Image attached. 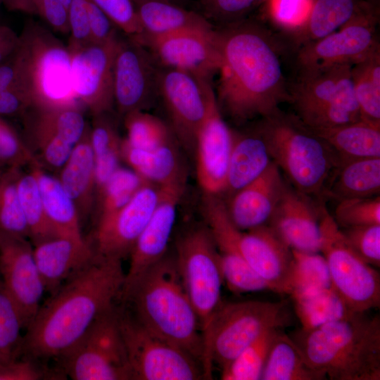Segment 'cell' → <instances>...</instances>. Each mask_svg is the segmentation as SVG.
<instances>
[{
    "mask_svg": "<svg viewBox=\"0 0 380 380\" xmlns=\"http://www.w3.org/2000/svg\"><path fill=\"white\" fill-rule=\"evenodd\" d=\"M270 30L247 18L214 28L220 56L216 99L236 123L269 116L289 100L280 43Z\"/></svg>",
    "mask_w": 380,
    "mask_h": 380,
    "instance_id": "obj_1",
    "label": "cell"
},
{
    "mask_svg": "<svg viewBox=\"0 0 380 380\" xmlns=\"http://www.w3.org/2000/svg\"><path fill=\"white\" fill-rule=\"evenodd\" d=\"M125 277L121 260L94 254L40 305L25 329L20 355L34 361L60 359L114 306Z\"/></svg>",
    "mask_w": 380,
    "mask_h": 380,
    "instance_id": "obj_2",
    "label": "cell"
},
{
    "mask_svg": "<svg viewBox=\"0 0 380 380\" xmlns=\"http://www.w3.org/2000/svg\"><path fill=\"white\" fill-rule=\"evenodd\" d=\"M147 329L178 347L202 366L203 342L197 315L183 285L175 255L166 253L122 295Z\"/></svg>",
    "mask_w": 380,
    "mask_h": 380,
    "instance_id": "obj_3",
    "label": "cell"
},
{
    "mask_svg": "<svg viewBox=\"0 0 380 380\" xmlns=\"http://www.w3.org/2000/svg\"><path fill=\"white\" fill-rule=\"evenodd\" d=\"M307 362L331 380L380 379V316L367 312L290 336Z\"/></svg>",
    "mask_w": 380,
    "mask_h": 380,
    "instance_id": "obj_4",
    "label": "cell"
},
{
    "mask_svg": "<svg viewBox=\"0 0 380 380\" xmlns=\"http://www.w3.org/2000/svg\"><path fill=\"white\" fill-rule=\"evenodd\" d=\"M15 51L7 58L18 89L33 106L78 104L71 81V54L51 31L28 22L19 35Z\"/></svg>",
    "mask_w": 380,
    "mask_h": 380,
    "instance_id": "obj_5",
    "label": "cell"
},
{
    "mask_svg": "<svg viewBox=\"0 0 380 380\" xmlns=\"http://www.w3.org/2000/svg\"><path fill=\"white\" fill-rule=\"evenodd\" d=\"M255 127L270 156L296 190L319 193L338 158L329 146L296 117L279 111L260 119Z\"/></svg>",
    "mask_w": 380,
    "mask_h": 380,
    "instance_id": "obj_6",
    "label": "cell"
},
{
    "mask_svg": "<svg viewBox=\"0 0 380 380\" xmlns=\"http://www.w3.org/2000/svg\"><path fill=\"white\" fill-rule=\"evenodd\" d=\"M352 65L299 68L289 83L296 118L310 129L328 128L362 119L351 77Z\"/></svg>",
    "mask_w": 380,
    "mask_h": 380,
    "instance_id": "obj_7",
    "label": "cell"
},
{
    "mask_svg": "<svg viewBox=\"0 0 380 380\" xmlns=\"http://www.w3.org/2000/svg\"><path fill=\"white\" fill-rule=\"evenodd\" d=\"M286 321L284 301L222 303L203 338L204 378L211 379L213 363L222 369L265 331Z\"/></svg>",
    "mask_w": 380,
    "mask_h": 380,
    "instance_id": "obj_8",
    "label": "cell"
},
{
    "mask_svg": "<svg viewBox=\"0 0 380 380\" xmlns=\"http://www.w3.org/2000/svg\"><path fill=\"white\" fill-rule=\"evenodd\" d=\"M175 249L178 270L197 315L203 342L215 314L222 304L224 279L217 249L206 226L186 232L177 239Z\"/></svg>",
    "mask_w": 380,
    "mask_h": 380,
    "instance_id": "obj_9",
    "label": "cell"
},
{
    "mask_svg": "<svg viewBox=\"0 0 380 380\" xmlns=\"http://www.w3.org/2000/svg\"><path fill=\"white\" fill-rule=\"evenodd\" d=\"M319 253L324 257L332 287L355 312L380 306V274L350 246L325 208H321Z\"/></svg>",
    "mask_w": 380,
    "mask_h": 380,
    "instance_id": "obj_10",
    "label": "cell"
},
{
    "mask_svg": "<svg viewBox=\"0 0 380 380\" xmlns=\"http://www.w3.org/2000/svg\"><path fill=\"white\" fill-rule=\"evenodd\" d=\"M59 360L73 380L132 379L119 310L114 305L101 315Z\"/></svg>",
    "mask_w": 380,
    "mask_h": 380,
    "instance_id": "obj_11",
    "label": "cell"
},
{
    "mask_svg": "<svg viewBox=\"0 0 380 380\" xmlns=\"http://www.w3.org/2000/svg\"><path fill=\"white\" fill-rule=\"evenodd\" d=\"M119 322L134 380H198L201 365L185 351L154 334L134 316L119 310Z\"/></svg>",
    "mask_w": 380,
    "mask_h": 380,
    "instance_id": "obj_12",
    "label": "cell"
},
{
    "mask_svg": "<svg viewBox=\"0 0 380 380\" xmlns=\"http://www.w3.org/2000/svg\"><path fill=\"white\" fill-rule=\"evenodd\" d=\"M21 120L24 141L35 159L50 170L63 165L89 127L78 104L32 106Z\"/></svg>",
    "mask_w": 380,
    "mask_h": 380,
    "instance_id": "obj_13",
    "label": "cell"
},
{
    "mask_svg": "<svg viewBox=\"0 0 380 380\" xmlns=\"http://www.w3.org/2000/svg\"><path fill=\"white\" fill-rule=\"evenodd\" d=\"M376 10L362 1L349 21L338 30L301 46L298 68L353 65L380 49L376 34Z\"/></svg>",
    "mask_w": 380,
    "mask_h": 380,
    "instance_id": "obj_14",
    "label": "cell"
},
{
    "mask_svg": "<svg viewBox=\"0 0 380 380\" xmlns=\"http://www.w3.org/2000/svg\"><path fill=\"white\" fill-rule=\"evenodd\" d=\"M158 88L174 136L184 148L194 151L198 131L216 99L212 83L182 70L159 68Z\"/></svg>",
    "mask_w": 380,
    "mask_h": 380,
    "instance_id": "obj_15",
    "label": "cell"
},
{
    "mask_svg": "<svg viewBox=\"0 0 380 380\" xmlns=\"http://www.w3.org/2000/svg\"><path fill=\"white\" fill-rule=\"evenodd\" d=\"M143 46L159 68L188 72L212 82L218 72L220 56L211 30H186L159 37H129Z\"/></svg>",
    "mask_w": 380,
    "mask_h": 380,
    "instance_id": "obj_16",
    "label": "cell"
},
{
    "mask_svg": "<svg viewBox=\"0 0 380 380\" xmlns=\"http://www.w3.org/2000/svg\"><path fill=\"white\" fill-rule=\"evenodd\" d=\"M159 67L143 46L120 38L113 65L114 106L124 116L146 110L158 96Z\"/></svg>",
    "mask_w": 380,
    "mask_h": 380,
    "instance_id": "obj_17",
    "label": "cell"
},
{
    "mask_svg": "<svg viewBox=\"0 0 380 380\" xmlns=\"http://www.w3.org/2000/svg\"><path fill=\"white\" fill-rule=\"evenodd\" d=\"M118 36L71 51V81L77 101L92 116L110 113L114 106L113 65Z\"/></svg>",
    "mask_w": 380,
    "mask_h": 380,
    "instance_id": "obj_18",
    "label": "cell"
},
{
    "mask_svg": "<svg viewBox=\"0 0 380 380\" xmlns=\"http://www.w3.org/2000/svg\"><path fill=\"white\" fill-rule=\"evenodd\" d=\"M0 279L18 307L25 330L46 291L28 239L0 232Z\"/></svg>",
    "mask_w": 380,
    "mask_h": 380,
    "instance_id": "obj_19",
    "label": "cell"
},
{
    "mask_svg": "<svg viewBox=\"0 0 380 380\" xmlns=\"http://www.w3.org/2000/svg\"><path fill=\"white\" fill-rule=\"evenodd\" d=\"M202 212L217 247L223 279L228 288L236 293L268 290L240 251L241 231L230 219L225 203L218 196L204 194Z\"/></svg>",
    "mask_w": 380,
    "mask_h": 380,
    "instance_id": "obj_20",
    "label": "cell"
},
{
    "mask_svg": "<svg viewBox=\"0 0 380 380\" xmlns=\"http://www.w3.org/2000/svg\"><path fill=\"white\" fill-rule=\"evenodd\" d=\"M160 197V187L147 182L121 208L96 222L95 254L122 260L129 255Z\"/></svg>",
    "mask_w": 380,
    "mask_h": 380,
    "instance_id": "obj_21",
    "label": "cell"
},
{
    "mask_svg": "<svg viewBox=\"0 0 380 380\" xmlns=\"http://www.w3.org/2000/svg\"><path fill=\"white\" fill-rule=\"evenodd\" d=\"M185 186L160 187L158 202L129 254V267L125 273L120 297L148 267L167 253L177 208Z\"/></svg>",
    "mask_w": 380,
    "mask_h": 380,
    "instance_id": "obj_22",
    "label": "cell"
},
{
    "mask_svg": "<svg viewBox=\"0 0 380 380\" xmlns=\"http://www.w3.org/2000/svg\"><path fill=\"white\" fill-rule=\"evenodd\" d=\"M232 146V130L224 122L215 99L196 142V175L204 194L224 193Z\"/></svg>",
    "mask_w": 380,
    "mask_h": 380,
    "instance_id": "obj_23",
    "label": "cell"
},
{
    "mask_svg": "<svg viewBox=\"0 0 380 380\" xmlns=\"http://www.w3.org/2000/svg\"><path fill=\"white\" fill-rule=\"evenodd\" d=\"M239 246L247 263L265 282L269 291L289 295L292 249L269 224L241 231Z\"/></svg>",
    "mask_w": 380,
    "mask_h": 380,
    "instance_id": "obj_24",
    "label": "cell"
},
{
    "mask_svg": "<svg viewBox=\"0 0 380 380\" xmlns=\"http://www.w3.org/2000/svg\"><path fill=\"white\" fill-rule=\"evenodd\" d=\"M305 196L286 186L267 224L292 250L319 253L321 208Z\"/></svg>",
    "mask_w": 380,
    "mask_h": 380,
    "instance_id": "obj_25",
    "label": "cell"
},
{
    "mask_svg": "<svg viewBox=\"0 0 380 380\" xmlns=\"http://www.w3.org/2000/svg\"><path fill=\"white\" fill-rule=\"evenodd\" d=\"M285 186L280 170L272 161L259 177L232 196L227 208L234 224L241 231L267 224Z\"/></svg>",
    "mask_w": 380,
    "mask_h": 380,
    "instance_id": "obj_26",
    "label": "cell"
},
{
    "mask_svg": "<svg viewBox=\"0 0 380 380\" xmlns=\"http://www.w3.org/2000/svg\"><path fill=\"white\" fill-rule=\"evenodd\" d=\"M34 258L50 294L88 265L94 249L84 241L56 236L32 245Z\"/></svg>",
    "mask_w": 380,
    "mask_h": 380,
    "instance_id": "obj_27",
    "label": "cell"
},
{
    "mask_svg": "<svg viewBox=\"0 0 380 380\" xmlns=\"http://www.w3.org/2000/svg\"><path fill=\"white\" fill-rule=\"evenodd\" d=\"M122 160L146 182L159 187L186 184V172L174 140L152 148L121 144Z\"/></svg>",
    "mask_w": 380,
    "mask_h": 380,
    "instance_id": "obj_28",
    "label": "cell"
},
{
    "mask_svg": "<svg viewBox=\"0 0 380 380\" xmlns=\"http://www.w3.org/2000/svg\"><path fill=\"white\" fill-rule=\"evenodd\" d=\"M73 201L80 221L96 208L95 162L89 137V127L74 146L66 163L56 176Z\"/></svg>",
    "mask_w": 380,
    "mask_h": 380,
    "instance_id": "obj_29",
    "label": "cell"
},
{
    "mask_svg": "<svg viewBox=\"0 0 380 380\" xmlns=\"http://www.w3.org/2000/svg\"><path fill=\"white\" fill-rule=\"evenodd\" d=\"M267 146L255 126L232 130V146L224 193L232 196L259 177L272 163Z\"/></svg>",
    "mask_w": 380,
    "mask_h": 380,
    "instance_id": "obj_30",
    "label": "cell"
},
{
    "mask_svg": "<svg viewBox=\"0 0 380 380\" xmlns=\"http://www.w3.org/2000/svg\"><path fill=\"white\" fill-rule=\"evenodd\" d=\"M134 2L141 28L139 34L159 37L186 30L214 27L201 13L169 1L134 0Z\"/></svg>",
    "mask_w": 380,
    "mask_h": 380,
    "instance_id": "obj_31",
    "label": "cell"
},
{
    "mask_svg": "<svg viewBox=\"0 0 380 380\" xmlns=\"http://www.w3.org/2000/svg\"><path fill=\"white\" fill-rule=\"evenodd\" d=\"M308 129L329 146L339 161L380 157L379 125L361 119L336 127Z\"/></svg>",
    "mask_w": 380,
    "mask_h": 380,
    "instance_id": "obj_32",
    "label": "cell"
},
{
    "mask_svg": "<svg viewBox=\"0 0 380 380\" xmlns=\"http://www.w3.org/2000/svg\"><path fill=\"white\" fill-rule=\"evenodd\" d=\"M29 167L37 177L46 216L56 234L84 241L77 210L58 177L48 172L37 162Z\"/></svg>",
    "mask_w": 380,
    "mask_h": 380,
    "instance_id": "obj_33",
    "label": "cell"
},
{
    "mask_svg": "<svg viewBox=\"0 0 380 380\" xmlns=\"http://www.w3.org/2000/svg\"><path fill=\"white\" fill-rule=\"evenodd\" d=\"M305 360L290 336L278 331L270 349L261 380H325Z\"/></svg>",
    "mask_w": 380,
    "mask_h": 380,
    "instance_id": "obj_34",
    "label": "cell"
},
{
    "mask_svg": "<svg viewBox=\"0 0 380 380\" xmlns=\"http://www.w3.org/2000/svg\"><path fill=\"white\" fill-rule=\"evenodd\" d=\"M362 0H314L303 25L291 36L297 44L320 39L338 30L353 17Z\"/></svg>",
    "mask_w": 380,
    "mask_h": 380,
    "instance_id": "obj_35",
    "label": "cell"
},
{
    "mask_svg": "<svg viewBox=\"0 0 380 380\" xmlns=\"http://www.w3.org/2000/svg\"><path fill=\"white\" fill-rule=\"evenodd\" d=\"M330 190L339 200L378 196L380 191V157L340 160Z\"/></svg>",
    "mask_w": 380,
    "mask_h": 380,
    "instance_id": "obj_36",
    "label": "cell"
},
{
    "mask_svg": "<svg viewBox=\"0 0 380 380\" xmlns=\"http://www.w3.org/2000/svg\"><path fill=\"white\" fill-rule=\"evenodd\" d=\"M303 329H313L355 313L332 287L291 295Z\"/></svg>",
    "mask_w": 380,
    "mask_h": 380,
    "instance_id": "obj_37",
    "label": "cell"
},
{
    "mask_svg": "<svg viewBox=\"0 0 380 380\" xmlns=\"http://www.w3.org/2000/svg\"><path fill=\"white\" fill-rule=\"evenodd\" d=\"M20 168L17 189L32 244L58 236L46 216L37 177L27 166Z\"/></svg>",
    "mask_w": 380,
    "mask_h": 380,
    "instance_id": "obj_38",
    "label": "cell"
},
{
    "mask_svg": "<svg viewBox=\"0 0 380 380\" xmlns=\"http://www.w3.org/2000/svg\"><path fill=\"white\" fill-rule=\"evenodd\" d=\"M351 77L362 119L380 125V49L353 64Z\"/></svg>",
    "mask_w": 380,
    "mask_h": 380,
    "instance_id": "obj_39",
    "label": "cell"
},
{
    "mask_svg": "<svg viewBox=\"0 0 380 380\" xmlns=\"http://www.w3.org/2000/svg\"><path fill=\"white\" fill-rule=\"evenodd\" d=\"M279 328L265 331L221 369L222 380H261L262 371Z\"/></svg>",
    "mask_w": 380,
    "mask_h": 380,
    "instance_id": "obj_40",
    "label": "cell"
},
{
    "mask_svg": "<svg viewBox=\"0 0 380 380\" xmlns=\"http://www.w3.org/2000/svg\"><path fill=\"white\" fill-rule=\"evenodd\" d=\"M292 253L290 296L332 286L327 264L322 254L294 250Z\"/></svg>",
    "mask_w": 380,
    "mask_h": 380,
    "instance_id": "obj_41",
    "label": "cell"
},
{
    "mask_svg": "<svg viewBox=\"0 0 380 380\" xmlns=\"http://www.w3.org/2000/svg\"><path fill=\"white\" fill-rule=\"evenodd\" d=\"M147 182L131 168L120 166L108 179L96 201V222L124 206Z\"/></svg>",
    "mask_w": 380,
    "mask_h": 380,
    "instance_id": "obj_42",
    "label": "cell"
},
{
    "mask_svg": "<svg viewBox=\"0 0 380 380\" xmlns=\"http://www.w3.org/2000/svg\"><path fill=\"white\" fill-rule=\"evenodd\" d=\"M108 114L105 113L93 116L92 125L89 127V137L95 166L100 169L112 170L120 165L122 139Z\"/></svg>",
    "mask_w": 380,
    "mask_h": 380,
    "instance_id": "obj_43",
    "label": "cell"
},
{
    "mask_svg": "<svg viewBox=\"0 0 380 380\" xmlns=\"http://www.w3.org/2000/svg\"><path fill=\"white\" fill-rule=\"evenodd\" d=\"M19 170L11 167L0 170V232L29 239V230L17 189Z\"/></svg>",
    "mask_w": 380,
    "mask_h": 380,
    "instance_id": "obj_44",
    "label": "cell"
},
{
    "mask_svg": "<svg viewBox=\"0 0 380 380\" xmlns=\"http://www.w3.org/2000/svg\"><path fill=\"white\" fill-rule=\"evenodd\" d=\"M126 141L133 146L152 148L172 141L171 129L158 117L145 110H135L123 116Z\"/></svg>",
    "mask_w": 380,
    "mask_h": 380,
    "instance_id": "obj_45",
    "label": "cell"
},
{
    "mask_svg": "<svg viewBox=\"0 0 380 380\" xmlns=\"http://www.w3.org/2000/svg\"><path fill=\"white\" fill-rule=\"evenodd\" d=\"M23 330L20 312L6 289L0 285V353L6 362L20 355Z\"/></svg>",
    "mask_w": 380,
    "mask_h": 380,
    "instance_id": "obj_46",
    "label": "cell"
},
{
    "mask_svg": "<svg viewBox=\"0 0 380 380\" xmlns=\"http://www.w3.org/2000/svg\"><path fill=\"white\" fill-rule=\"evenodd\" d=\"M334 219L341 229L380 224L379 195L339 200L335 209Z\"/></svg>",
    "mask_w": 380,
    "mask_h": 380,
    "instance_id": "obj_47",
    "label": "cell"
},
{
    "mask_svg": "<svg viewBox=\"0 0 380 380\" xmlns=\"http://www.w3.org/2000/svg\"><path fill=\"white\" fill-rule=\"evenodd\" d=\"M314 0H266V12L271 20L291 35L307 20Z\"/></svg>",
    "mask_w": 380,
    "mask_h": 380,
    "instance_id": "obj_48",
    "label": "cell"
},
{
    "mask_svg": "<svg viewBox=\"0 0 380 380\" xmlns=\"http://www.w3.org/2000/svg\"><path fill=\"white\" fill-rule=\"evenodd\" d=\"M266 0H199L202 15L218 26L246 18ZM213 24V23H212Z\"/></svg>",
    "mask_w": 380,
    "mask_h": 380,
    "instance_id": "obj_49",
    "label": "cell"
},
{
    "mask_svg": "<svg viewBox=\"0 0 380 380\" xmlns=\"http://www.w3.org/2000/svg\"><path fill=\"white\" fill-rule=\"evenodd\" d=\"M36 162L22 136L0 116V164L22 168Z\"/></svg>",
    "mask_w": 380,
    "mask_h": 380,
    "instance_id": "obj_50",
    "label": "cell"
},
{
    "mask_svg": "<svg viewBox=\"0 0 380 380\" xmlns=\"http://www.w3.org/2000/svg\"><path fill=\"white\" fill-rule=\"evenodd\" d=\"M353 250L367 264L380 267V224L340 228Z\"/></svg>",
    "mask_w": 380,
    "mask_h": 380,
    "instance_id": "obj_51",
    "label": "cell"
},
{
    "mask_svg": "<svg viewBox=\"0 0 380 380\" xmlns=\"http://www.w3.org/2000/svg\"><path fill=\"white\" fill-rule=\"evenodd\" d=\"M92 1L127 37L141 32L134 0Z\"/></svg>",
    "mask_w": 380,
    "mask_h": 380,
    "instance_id": "obj_52",
    "label": "cell"
},
{
    "mask_svg": "<svg viewBox=\"0 0 380 380\" xmlns=\"http://www.w3.org/2000/svg\"><path fill=\"white\" fill-rule=\"evenodd\" d=\"M70 52L92 42L88 14V0H72L68 13Z\"/></svg>",
    "mask_w": 380,
    "mask_h": 380,
    "instance_id": "obj_53",
    "label": "cell"
},
{
    "mask_svg": "<svg viewBox=\"0 0 380 380\" xmlns=\"http://www.w3.org/2000/svg\"><path fill=\"white\" fill-rule=\"evenodd\" d=\"M72 0H40L38 15L55 31L69 34L68 13Z\"/></svg>",
    "mask_w": 380,
    "mask_h": 380,
    "instance_id": "obj_54",
    "label": "cell"
},
{
    "mask_svg": "<svg viewBox=\"0 0 380 380\" xmlns=\"http://www.w3.org/2000/svg\"><path fill=\"white\" fill-rule=\"evenodd\" d=\"M88 14L93 43H105L118 36L119 29L92 0H88Z\"/></svg>",
    "mask_w": 380,
    "mask_h": 380,
    "instance_id": "obj_55",
    "label": "cell"
},
{
    "mask_svg": "<svg viewBox=\"0 0 380 380\" xmlns=\"http://www.w3.org/2000/svg\"><path fill=\"white\" fill-rule=\"evenodd\" d=\"M36 361L24 358L14 359L0 365V380H39L46 372L37 365Z\"/></svg>",
    "mask_w": 380,
    "mask_h": 380,
    "instance_id": "obj_56",
    "label": "cell"
},
{
    "mask_svg": "<svg viewBox=\"0 0 380 380\" xmlns=\"http://www.w3.org/2000/svg\"><path fill=\"white\" fill-rule=\"evenodd\" d=\"M32 106L31 101L23 94L0 88V116L21 119Z\"/></svg>",
    "mask_w": 380,
    "mask_h": 380,
    "instance_id": "obj_57",
    "label": "cell"
},
{
    "mask_svg": "<svg viewBox=\"0 0 380 380\" xmlns=\"http://www.w3.org/2000/svg\"><path fill=\"white\" fill-rule=\"evenodd\" d=\"M19 42V35L12 28L0 25V64L15 51Z\"/></svg>",
    "mask_w": 380,
    "mask_h": 380,
    "instance_id": "obj_58",
    "label": "cell"
},
{
    "mask_svg": "<svg viewBox=\"0 0 380 380\" xmlns=\"http://www.w3.org/2000/svg\"><path fill=\"white\" fill-rule=\"evenodd\" d=\"M40 0H4L3 4L9 11L38 15Z\"/></svg>",
    "mask_w": 380,
    "mask_h": 380,
    "instance_id": "obj_59",
    "label": "cell"
},
{
    "mask_svg": "<svg viewBox=\"0 0 380 380\" xmlns=\"http://www.w3.org/2000/svg\"><path fill=\"white\" fill-rule=\"evenodd\" d=\"M183 6L187 0H166Z\"/></svg>",
    "mask_w": 380,
    "mask_h": 380,
    "instance_id": "obj_60",
    "label": "cell"
},
{
    "mask_svg": "<svg viewBox=\"0 0 380 380\" xmlns=\"http://www.w3.org/2000/svg\"><path fill=\"white\" fill-rule=\"evenodd\" d=\"M5 362H6V361L5 360V359L4 358V357L2 356V355L0 353V365H1L2 363Z\"/></svg>",
    "mask_w": 380,
    "mask_h": 380,
    "instance_id": "obj_61",
    "label": "cell"
},
{
    "mask_svg": "<svg viewBox=\"0 0 380 380\" xmlns=\"http://www.w3.org/2000/svg\"><path fill=\"white\" fill-rule=\"evenodd\" d=\"M3 1H4V0H0V7H1V4H3Z\"/></svg>",
    "mask_w": 380,
    "mask_h": 380,
    "instance_id": "obj_62",
    "label": "cell"
},
{
    "mask_svg": "<svg viewBox=\"0 0 380 380\" xmlns=\"http://www.w3.org/2000/svg\"><path fill=\"white\" fill-rule=\"evenodd\" d=\"M3 167H4L0 164V170H1V168H3Z\"/></svg>",
    "mask_w": 380,
    "mask_h": 380,
    "instance_id": "obj_63",
    "label": "cell"
}]
</instances>
